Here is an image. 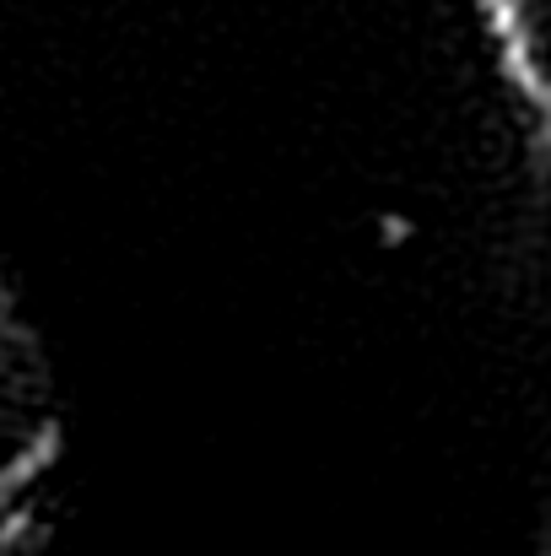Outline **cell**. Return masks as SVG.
<instances>
[{"instance_id":"2","label":"cell","mask_w":551,"mask_h":556,"mask_svg":"<svg viewBox=\"0 0 551 556\" xmlns=\"http://www.w3.org/2000/svg\"><path fill=\"white\" fill-rule=\"evenodd\" d=\"M481 11L509 87L541 119L551 109V0H481Z\"/></svg>"},{"instance_id":"1","label":"cell","mask_w":551,"mask_h":556,"mask_svg":"<svg viewBox=\"0 0 551 556\" xmlns=\"http://www.w3.org/2000/svg\"><path fill=\"white\" fill-rule=\"evenodd\" d=\"M54 443L60 427L38 341L22 330L11 298L0 292V514H11L33 492V481L54 459Z\"/></svg>"}]
</instances>
